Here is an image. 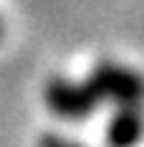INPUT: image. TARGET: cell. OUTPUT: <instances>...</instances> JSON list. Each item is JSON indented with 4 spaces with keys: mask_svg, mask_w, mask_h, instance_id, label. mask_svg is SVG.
<instances>
[{
    "mask_svg": "<svg viewBox=\"0 0 144 147\" xmlns=\"http://www.w3.org/2000/svg\"><path fill=\"white\" fill-rule=\"evenodd\" d=\"M45 147H71V144H65V142H57V139H54V142H45Z\"/></svg>",
    "mask_w": 144,
    "mask_h": 147,
    "instance_id": "1",
    "label": "cell"
}]
</instances>
